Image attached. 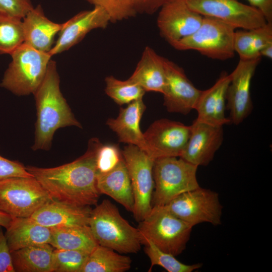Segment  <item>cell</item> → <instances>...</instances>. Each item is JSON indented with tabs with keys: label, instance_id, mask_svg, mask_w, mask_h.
<instances>
[{
	"label": "cell",
	"instance_id": "obj_34",
	"mask_svg": "<svg viewBox=\"0 0 272 272\" xmlns=\"http://www.w3.org/2000/svg\"><path fill=\"white\" fill-rule=\"evenodd\" d=\"M255 36V28L235 31L234 36V48L240 59H253L252 47Z\"/></svg>",
	"mask_w": 272,
	"mask_h": 272
},
{
	"label": "cell",
	"instance_id": "obj_12",
	"mask_svg": "<svg viewBox=\"0 0 272 272\" xmlns=\"http://www.w3.org/2000/svg\"><path fill=\"white\" fill-rule=\"evenodd\" d=\"M190 126L168 119L153 122L144 133L148 148V154L153 159L180 157L187 144Z\"/></svg>",
	"mask_w": 272,
	"mask_h": 272
},
{
	"label": "cell",
	"instance_id": "obj_18",
	"mask_svg": "<svg viewBox=\"0 0 272 272\" xmlns=\"http://www.w3.org/2000/svg\"><path fill=\"white\" fill-rule=\"evenodd\" d=\"M230 79V74L223 72L211 88L201 91L194 108L197 120L218 126L230 123L225 116L226 92Z\"/></svg>",
	"mask_w": 272,
	"mask_h": 272
},
{
	"label": "cell",
	"instance_id": "obj_8",
	"mask_svg": "<svg viewBox=\"0 0 272 272\" xmlns=\"http://www.w3.org/2000/svg\"><path fill=\"white\" fill-rule=\"evenodd\" d=\"M52 200L34 177H16L0 181V210L13 218L30 217Z\"/></svg>",
	"mask_w": 272,
	"mask_h": 272
},
{
	"label": "cell",
	"instance_id": "obj_15",
	"mask_svg": "<svg viewBox=\"0 0 272 272\" xmlns=\"http://www.w3.org/2000/svg\"><path fill=\"white\" fill-rule=\"evenodd\" d=\"M164 105L169 112L187 114L194 109L201 91L193 85L183 69L176 63L164 57Z\"/></svg>",
	"mask_w": 272,
	"mask_h": 272
},
{
	"label": "cell",
	"instance_id": "obj_20",
	"mask_svg": "<svg viewBox=\"0 0 272 272\" xmlns=\"http://www.w3.org/2000/svg\"><path fill=\"white\" fill-rule=\"evenodd\" d=\"M146 108L143 99L132 102L120 109L117 118L108 119L106 124L116 133L119 142L136 146L148 154V148L140 128Z\"/></svg>",
	"mask_w": 272,
	"mask_h": 272
},
{
	"label": "cell",
	"instance_id": "obj_17",
	"mask_svg": "<svg viewBox=\"0 0 272 272\" xmlns=\"http://www.w3.org/2000/svg\"><path fill=\"white\" fill-rule=\"evenodd\" d=\"M186 147L180 157L197 166H207L222 144L223 126L193 120Z\"/></svg>",
	"mask_w": 272,
	"mask_h": 272
},
{
	"label": "cell",
	"instance_id": "obj_35",
	"mask_svg": "<svg viewBox=\"0 0 272 272\" xmlns=\"http://www.w3.org/2000/svg\"><path fill=\"white\" fill-rule=\"evenodd\" d=\"M16 177H33L23 164L5 158L0 155V181Z\"/></svg>",
	"mask_w": 272,
	"mask_h": 272
},
{
	"label": "cell",
	"instance_id": "obj_4",
	"mask_svg": "<svg viewBox=\"0 0 272 272\" xmlns=\"http://www.w3.org/2000/svg\"><path fill=\"white\" fill-rule=\"evenodd\" d=\"M11 55L1 87L17 96L34 94L44 79L51 56L24 43Z\"/></svg>",
	"mask_w": 272,
	"mask_h": 272
},
{
	"label": "cell",
	"instance_id": "obj_5",
	"mask_svg": "<svg viewBox=\"0 0 272 272\" xmlns=\"http://www.w3.org/2000/svg\"><path fill=\"white\" fill-rule=\"evenodd\" d=\"M192 228L165 206H153L138 227L143 240L145 238L151 240L159 249L175 256L185 249Z\"/></svg>",
	"mask_w": 272,
	"mask_h": 272
},
{
	"label": "cell",
	"instance_id": "obj_24",
	"mask_svg": "<svg viewBox=\"0 0 272 272\" xmlns=\"http://www.w3.org/2000/svg\"><path fill=\"white\" fill-rule=\"evenodd\" d=\"M5 235L11 252L29 246L49 244L51 228L39 224L30 217L13 218Z\"/></svg>",
	"mask_w": 272,
	"mask_h": 272
},
{
	"label": "cell",
	"instance_id": "obj_25",
	"mask_svg": "<svg viewBox=\"0 0 272 272\" xmlns=\"http://www.w3.org/2000/svg\"><path fill=\"white\" fill-rule=\"evenodd\" d=\"M54 247L49 243L25 247L11 252L13 266L18 272H52Z\"/></svg>",
	"mask_w": 272,
	"mask_h": 272
},
{
	"label": "cell",
	"instance_id": "obj_22",
	"mask_svg": "<svg viewBox=\"0 0 272 272\" xmlns=\"http://www.w3.org/2000/svg\"><path fill=\"white\" fill-rule=\"evenodd\" d=\"M97 187L100 194L111 197L130 212L134 209V197L127 167L123 158L112 170L97 173Z\"/></svg>",
	"mask_w": 272,
	"mask_h": 272
},
{
	"label": "cell",
	"instance_id": "obj_3",
	"mask_svg": "<svg viewBox=\"0 0 272 272\" xmlns=\"http://www.w3.org/2000/svg\"><path fill=\"white\" fill-rule=\"evenodd\" d=\"M88 225L98 245L122 254L141 250L143 237L138 228L130 225L109 200H103L91 210Z\"/></svg>",
	"mask_w": 272,
	"mask_h": 272
},
{
	"label": "cell",
	"instance_id": "obj_28",
	"mask_svg": "<svg viewBox=\"0 0 272 272\" xmlns=\"http://www.w3.org/2000/svg\"><path fill=\"white\" fill-rule=\"evenodd\" d=\"M22 19L0 12V54H11L24 43Z\"/></svg>",
	"mask_w": 272,
	"mask_h": 272
},
{
	"label": "cell",
	"instance_id": "obj_40",
	"mask_svg": "<svg viewBox=\"0 0 272 272\" xmlns=\"http://www.w3.org/2000/svg\"><path fill=\"white\" fill-rule=\"evenodd\" d=\"M13 217L0 210V226L7 228L11 223Z\"/></svg>",
	"mask_w": 272,
	"mask_h": 272
},
{
	"label": "cell",
	"instance_id": "obj_9",
	"mask_svg": "<svg viewBox=\"0 0 272 272\" xmlns=\"http://www.w3.org/2000/svg\"><path fill=\"white\" fill-rule=\"evenodd\" d=\"M128 172L134 197V219L140 222L151 212L154 188L153 166L155 160L146 152L133 145L122 152Z\"/></svg>",
	"mask_w": 272,
	"mask_h": 272
},
{
	"label": "cell",
	"instance_id": "obj_37",
	"mask_svg": "<svg viewBox=\"0 0 272 272\" xmlns=\"http://www.w3.org/2000/svg\"><path fill=\"white\" fill-rule=\"evenodd\" d=\"M11 252L0 226V272H15Z\"/></svg>",
	"mask_w": 272,
	"mask_h": 272
},
{
	"label": "cell",
	"instance_id": "obj_29",
	"mask_svg": "<svg viewBox=\"0 0 272 272\" xmlns=\"http://www.w3.org/2000/svg\"><path fill=\"white\" fill-rule=\"evenodd\" d=\"M105 82L106 94L119 105L143 99L146 91L129 78L121 81L113 76H107Z\"/></svg>",
	"mask_w": 272,
	"mask_h": 272
},
{
	"label": "cell",
	"instance_id": "obj_7",
	"mask_svg": "<svg viewBox=\"0 0 272 272\" xmlns=\"http://www.w3.org/2000/svg\"><path fill=\"white\" fill-rule=\"evenodd\" d=\"M203 17L200 26L194 33L172 46L178 50H194L213 59L225 60L232 58L235 53L236 28L219 19Z\"/></svg>",
	"mask_w": 272,
	"mask_h": 272
},
{
	"label": "cell",
	"instance_id": "obj_36",
	"mask_svg": "<svg viewBox=\"0 0 272 272\" xmlns=\"http://www.w3.org/2000/svg\"><path fill=\"white\" fill-rule=\"evenodd\" d=\"M33 8L31 0H0V12L20 19Z\"/></svg>",
	"mask_w": 272,
	"mask_h": 272
},
{
	"label": "cell",
	"instance_id": "obj_1",
	"mask_svg": "<svg viewBox=\"0 0 272 272\" xmlns=\"http://www.w3.org/2000/svg\"><path fill=\"white\" fill-rule=\"evenodd\" d=\"M101 143L90 140L85 153L74 161L53 168L27 166L53 200L77 207L97 205V154Z\"/></svg>",
	"mask_w": 272,
	"mask_h": 272
},
{
	"label": "cell",
	"instance_id": "obj_31",
	"mask_svg": "<svg viewBox=\"0 0 272 272\" xmlns=\"http://www.w3.org/2000/svg\"><path fill=\"white\" fill-rule=\"evenodd\" d=\"M90 253L81 250L54 249L52 272H80Z\"/></svg>",
	"mask_w": 272,
	"mask_h": 272
},
{
	"label": "cell",
	"instance_id": "obj_10",
	"mask_svg": "<svg viewBox=\"0 0 272 272\" xmlns=\"http://www.w3.org/2000/svg\"><path fill=\"white\" fill-rule=\"evenodd\" d=\"M173 214L192 227L202 223L221 224L223 207L219 194L198 187L184 192L165 205Z\"/></svg>",
	"mask_w": 272,
	"mask_h": 272
},
{
	"label": "cell",
	"instance_id": "obj_2",
	"mask_svg": "<svg viewBox=\"0 0 272 272\" xmlns=\"http://www.w3.org/2000/svg\"><path fill=\"white\" fill-rule=\"evenodd\" d=\"M56 63L50 60L42 83L33 94L37 110L34 151L48 150L59 128L69 126L82 128L75 118L59 87Z\"/></svg>",
	"mask_w": 272,
	"mask_h": 272
},
{
	"label": "cell",
	"instance_id": "obj_38",
	"mask_svg": "<svg viewBox=\"0 0 272 272\" xmlns=\"http://www.w3.org/2000/svg\"><path fill=\"white\" fill-rule=\"evenodd\" d=\"M168 0H131L137 14L153 15Z\"/></svg>",
	"mask_w": 272,
	"mask_h": 272
},
{
	"label": "cell",
	"instance_id": "obj_19",
	"mask_svg": "<svg viewBox=\"0 0 272 272\" xmlns=\"http://www.w3.org/2000/svg\"><path fill=\"white\" fill-rule=\"evenodd\" d=\"M91 210L90 207H77L53 200L36 211L30 218L49 228L87 226Z\"/></svg>",
	"mask_w": 272,
	"mask_h": 272
},
{
	"label": "cell",
	"instance_id": "obj_39",
	"mask_svg": "<svg viewBox=\"0 0 272 272\" xmlns=\"http://www.w3.org/2000/svg\"><path fill=\"white\" fill-rule=\"evenodd\" d=\"M249 5L262 14L266 22L272 23V0H247Z\"/></svg>",
	"mask_w": 272,
	"mask_h": 272
},
{
	"label": "cell",
	"instance_id": "obj_14",
	"mask_svg": "<svg viewBox=\"0 0 272 272\" xmlns=\"http://www.w3.org/2000/svg\"><path fill=\"white\" fill-rule=\"evenodd\" d=\"M261 58L239 60L230 74V82L226 92L227 107L229 110L230 123L238 125L250 113L252 103L250 94L252 79Z\"/></svg>",
	"mask_w": 272,
	"mask_h": 272
},
{
	"label": "cell",
	"instance_id": "obj_30",
	"mask_svg": "<svg viewBox=\"0 0 272 272\" xmlns=\"http://www.w3.org/2000/svg\"><path fill=\"white\" fill-rule=\"evenodd\" d=\"M143 244L145 246V252L151 261L149 272L154 265L160 266L168 272H192L202 266L200 263L193 264L182 263L175 256L162 251L148 239H144Z\"/></svg>",
	"mask_w": 272,
	"mask_h": 272
},
{
	"label": "cell",
	"instance_id": "obj_32",
	"mask_svg": "<svg viewBox=\"0 0 272 272\" xmlns=\"http://www.w3.org/2000/svg\"><path fill=\"white\" fill-rule=\"evenodd\" d=\"M94 6L103 8L109 15L111 23L131 18L136 13L131 0H86Z\"/></svg>",
	"mask_w": 272,
	"mask_h": 272
},
{
	"label": "cell",
	"instance_id": "obj_26",
	"mask_svg": "<svg viewBox=\"0 0 272 272\" xmlns=\"http://www.w3.org/2000/svg\"><path fill=\"white\" fill-rule=\"evenodd\" d=\"M49 244L57 249L81 250L89 253L98 245L89 225L51 228Z\"/></svg>",
	"mask_w": 272,
	"mask_h": 272
},
{
	"label": "cell",
	"instance_id": "obj_23",
	"mask_svg": "<svg viewBox=\"0 0 272 272\" xmlns=\"http://www.w3.org/2000/svg\"><path fill=\"white\" fill-rule=\"evenodd\" d=\"M164 58L152 48L146 46L129 78L141 86L146 92L163 94L166 85Z\"/></svg>",
	"mask_w": 272,
	"mask_h": 272
},
{
	"label": "cell",
	"instance_id": "obj_11",
	"mask_svg": "<svg viewBox=\"0 0 272 272\" xmlns=\"http://www.w3.org/2000/svg\"><path fill=\"white\" fill-rule=\"evenodd\" d=\"M193 10L202 16L219 19L236 29H251L267 22L257 9L238 0H186Z\"/></svg>",
	"mask_w": 272,
	"mask_h": 272
},
{
	"label": "cell",
	"instance_id": "obj_6",
	"mask_svg": "<svg viewBox=\"0 0 272 272\" xmlns=\"http://www.w3.org/2000/svg\"><path fill=\"white\" fill-rule=\"evenodd\" d=\"M197 168L180 157L155 160L153 206H165L180 194L199 187L196 178Z\"/></svg>",
	"mask_w": 272,
	"mask_h": 272
},
{
	"label": "cell",
	"instance_id": "obj_33",
	"mask_svg": "<svg viewBox=\"0 0 272 272\" xmlns=\"http://www.w3.org/2000/svg\"><path fill=\"white\" fill-rule=\"evenodd\" d=\"M123 158L122 152L113 145L102 144L97 154V173H105L114 168Z\"/></svg>",
	"mask_w": 272,
	"mask_h": 272
},
{
	"label": "cell",
	"instance_id": "obj_13",
	"mask_svg": "<svg viewBox=\"0 0 272 272\" xmlns=\"http://www.w3.org/2000/svg\"><path fill=\"white\" fill-rule=\"evenodd\" d=\"M203 17L190 8L186 0H168L159 10L157 25L161 36L172 46L194 33Z\"/></svg>",
	"mask_w": 272,
	"mask_h": 272
},
{
	"label": "cell",
	"instance_id": "obj_41",
	"mask_svg": "<svg viewBox=\"0 0 272 272\" xmlns=\"http://www.w3.org/2000/svg\"><path fill=\"white\" fill-rule=\"evenodd\" d=\"M260 56L267 57L269 59L272 58V43L264 46L260 51Z\"/></svg>",
	"mask_w": 272,
	"mask_h": 272
},
{
	"label": "cell",
	"instance_id": "obj_21",
	"mask_svg": "<svg viewBox=\"0 0 272 272\" xmlns=\"http://www.w3.org/2000/svg\"><path fill=\"white\" fill-rule=\"evenodd\" d=\"M23 19L24 43L48 53L52 47L54 37L61 30L63 23L58 24L49 20L40 5L29 11Z\"/></svg>",
	"mask_w": 272,
	"mask_h": 272
},
{
	"label": "cell",
	"instance_id": "obj_27",
	"mask_svg": "<svg viewBox=\"0 0 272 272\" xmlns=\"http://www.w3.org/2000/svg\"><path fill=\"white\" fill-rule=\"evenodd\" d=\"M129 256L97 245L90 253L80 272H124L131 267Z\"/></svg>",
	"mask_w": 272,
	"mask_h": 272
},
{
	"label": "cell",
	"instance_id": "obj_16",
	"mask_svg": "<svg viewBox=\"0 0 272 272\" xmlns=\"http://www.w3.org/2000/svg\"><path fill=\"white\" fill-rule=\"evenodd\" d=\"M110 23L109 15L101 7L94 6L92 10L81 11L63 23L59 36L48 53L52 56L67 50L91 31L105 29Z\"/></svg>",
	"mask_w": 272,
	"mask_h": 272
}]
</instances>
